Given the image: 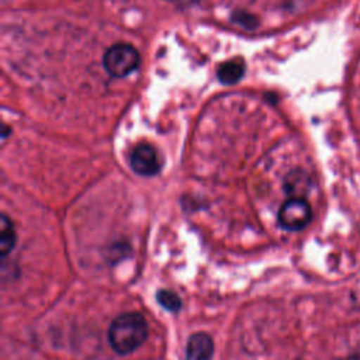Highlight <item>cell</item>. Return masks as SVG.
Instances as JSON below:
<instances>
[{
	"mask_svg": "<svg viewBox=\"0 0 360 360\" xmlns=\"http://www.w3.org/2000/svg\"><path fill=\"white\" fill-rule=\"evenodd\" d=\"M148 338L145 318L136 312L118 315L108 328V342L120 354H129L136 350Z\"/></svg>",
	"mask_w": 360,
	"mask_h": 360,
	"instance_id": "1",
	"label": "cell"
},
{
	"mask_svg": "<svg viewBox=\"0 0 360 360\" xmlns=\"http://www.w3.org/2000/svg\"><path fill=\"white\" fill-rule=\"evenodd\" d=\"M104 69L114 77H124L139 65V53L129 44H117L107 49L103 58Z\"/></svg>",
	"mask_w": 360,
	"mask_h": 360,
	"instance_id": "2",
	"label": "cell"
},
{
	"mask_svg": "<svg viewBox=\"0 0 360 360\" xmlns=\"http://www.w3.org/2000/svg\"><path fill=\"white\" fill-rule=\"evenodd\" d=\"M311 218V205L304 198H290L278 210V224L287 231H300L305 228Z\"/></svg>",
	"mask_w": 360,
	"mask_h": 360,
	"instance_id": "3",
	"label": "cell"
},
{
	"mask_svg": "<svg viewBox=\"0 0 360 360\" xmlns=\"http://www.w3.org/2000/svg\"><path fill=\"white\" fill-rule=\"evenodd\" d=\"M129 165L136 174L146 177L155 176L162 167V162L156 149L148 143H141L135 146L129 158Z\"/></svg>",
	"mask_w": 360,
	"mask_h": 360,
	"instance_id": "4",
	"label": "cell"
},
{
	"mask_svg": "<svg viewBox=\"0 0 360 360\" xmlns=\"http://www.w3.org/2000/svg\"><path fill=\"white\" fill-rule=\"evenodd\" d=\"M214 342L205 332L193 333L186 345V360H211Z\"/></svg>",
	"mask_w": 360,
	"mask_h": 360,
	"instance_id": "5",
	"label": "cell"
},
{
	"mask_svg": "<svg viewBox=\"0 0 360 360\" xmlns=\"http://www.w3.org/2000/svg\"><path fill=\"white\" fill-rule=\"evenodd\" d=\"M17 240L15 229L11 222V219L7 215H1L0 219V255L1 257H6L14 248Z\"/></svg>",
	"mask_w": 360,
	"mask_h": 360,
	"instance_id": "6",
	"label": "cell"
},
{
	"mask_svg": "<svg viewBox=\"0 0 360 360\" xmlns=\"http://www.w3.org/2000/svg\"><path fill=\"white\" fill-rule=\"evenodd\" d=\"M243 72V65L239 60H228L219 66L217 75L222 83L233 84L242 77Z\"/></svg>",
	"mask_w": 360,
	"mask_h": 360,
	"instance_id": "7",
	"label": "cell"
},
{
	"mask_svg": "<svg viewBox=\"0 0 360 360\" xmlns=\"http://www.w3.org/2000/svg\"><path fill=\"white\" fill-rule=\"evenodd\" d=\"M156 298H158V302L167 311H172V312H177L180 311L181 308V300L180 297L170 291V290H159L158 294H156Z\"/></svg>",
	"mask_w": 360,
	"mask_h": 360,
	"instance_id": "8",
	"label": "cell"
}]
</instances>
